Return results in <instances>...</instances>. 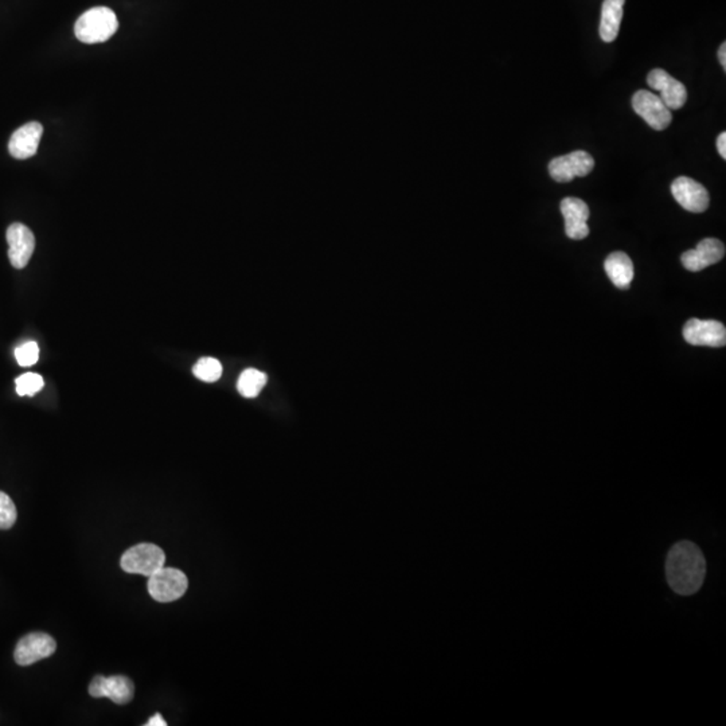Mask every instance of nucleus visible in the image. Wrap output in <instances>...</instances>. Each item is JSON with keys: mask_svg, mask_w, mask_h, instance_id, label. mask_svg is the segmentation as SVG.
<instances>
[{"mask_svg": "<svg viewBox=\"0 0 726 726\" xmlns=\"http://www.w3.org/2000/svg\"><path fill=\"white\" fill-rule=\"evenodd\" d=\"M717 150H719L720 155H721L722 159H726V133H720L719 139H717Z\"/></svg>", "mask_w": 726, "mask_h": 726, "instance_id": "obj_24", "label": "nucleus"}, {"mask_svg": "<svg viewBox=\"0 0 726 726\" xmlns=\"http://www.w3.org/2000/svg\"><path fill=\"white\" fill-rule=\"evenodd\" d=\"M626 0H604L600 21V37L604 42H613L618 38L623 19V8Z\"/></svg>", "mask_w": 726, "mask_h": 726, "instance_id": "obj_16", "label": "nucleus"}, {"mask_svg": "<svg viewBox=\"0 0 726 726\" xmlns=\"http://www.w3.org/2000/svg\"><path fill=\"white\" fill-rule=\"evenodd\" d=\"M43 385V378L37 372H26L15 380L16 393L21 397L34 396L42 391Z\"/></svg>", "mask_w": 726, "mask_h": 726, "instance_id": "obj_20", "label": "nucleus"}, {"mask_svg": "<svg viewBox=\"0 0 726 726\" xmlns=\"http://www.w3.org/2000/svg\"><path fill=\"white\" fill-rule=\"evenodd\" d=\"M561 213L565 219L566 235L572 240L588 237L589 207L583 199L568 197L561 202Z\"/></svg>", "mask_w": 726, "mask_h": 726, "instance_id": "obj_14", "label": "nucleus"}, {"mask_svg": "<svg viewBox=\"0 0 726 726\" xmlns=\"http://www.w3.org/2000/svg\"><path fill=\"white\" fill-rule=\"evenodd\" d=\"M56 650V640L51 635L34 632L19 640L14 651V659L19 666H30L51 657Z\"/></svg>", "mask_w": 726, "mask_h": 726, "instance_id": "obj_9", "label": "nucleus"}, {"mask_svg": "<svg viewBox=\"0 0 726 726\" xmlns=\"http://www.w3.org/2000/svg\"><path fill=\"white\" fill-rule=\"evenodd\" d=\"M725 256V245L717 238H705L698 243L697 248L685 252L681 262L690 272H700L711 265L721 262Z\"/></svg>", "mask_w": 726, "mask_h": 726, "instance_id": "obj_11", "label": "nucleus"}, {"mask_svg": "<svg viewBox=\"0 0 726 726\" xmlns=\"http://www.w3.org/2000/svg\"><path fill=\"white\" fill-rule=\"evenodd\" d=\"M268 377L265 372L256 369H246L238 378L237 389L241 396L254 399L267 385Z\"/></svg>", "mask_w": 726, "mask_h": 726, "instance_id": "obj_18", "label": "nucleus"}, {"mask_svg": "<svg viewBox=\"0 0 726 726\" xmlns=\"http://www.w3.org/2000/svg\"><path fill=\"white\" fill-rule=\"evenodd\" d=\"M719 61L720 64L722 65V68L726 69V43H722L721 48L719 51Z\"/></svg>", "mask_w": 726, "mask_h": 726, "instance_id": "obj_26", "label": "nucleus"}, {"mask_svg": "<svg viewBox=\"0 0 726 726\" xmlns=\"http://www.w3.org/2000/svg\"><path fill=\"white\" fill-rule=\"evenodd\" d=\"M166 555L161 547L153 544H139L131 547L123 555L120 565L127 574L152 576L159 569L163 568Z\"/></svg>", "mask_w": 726, "mask_h": 726, "instance_id": "obj_3", "label": "nucleus"}, {"mask_svg": "<svg viewBox=\"0 0 726 726\" xmlns=\"http://www.w3.org/2000/svg\"><path fill=\"white\" fill-rule=\"evenodd\" d=\"M16 508L13 500L5 492H0V528L7 530L16 522Z\"/></svg>", "mask_w": 726, "mask_h": 726, "instance_id": "obj_22", "label": "nucleus"}, {"mask_svg": "<svg viewBox=\"0 0 726 726\" xmlns=\"http://www.w3.org/2000/svg\"><path fill=\"white\" fill-rule=\"evenodd\" d=\"M668 585L681 596L697 593L706 577V561L700 547L690 541L674 545L666 558Z\"/></svg>", "mask_w": 726, "mask_h": 726, "instance_id": "obj_1", "label": "nucleus"}, {"mask_svg": "<svg viewBox=\"0 0 726 726\" xmlns=\"http://www.w3.org/2000/svg\"><path fill=\"white\" fill-rule=\"evenodd\" d=\"M684 338L693 346L724 347L726 328L717 320H687L684 327Z\"/></svg>", "mask_w": 726, "mask_h": 726, "instance_id": "obj_7", "label": "nucleus"}, {"mask_svg": "<svg viewBox=\"0 0 726 726\" xmlns=\"http://www.w3.org/2000/svg\"><path fill=\"white\" fill-rule=\"evenodd\" d=\"M42 135L43 127L41 123H27L18 128L11 136L10 142H8V152L13 158L21 159V161L32 158L37 153Z\"/></svg>", "mask_w": 726, "mask_h": 726, "instance_id": "obj_13", "label": "nucleus"}, {"mask_svg": "<svg viewBox=\"0 0 726 726\" xmlns=\"http://www.w3.org/2000/svg\"><path fill=\"white\" fill-rule=\"evenodd\" d=\"M135 694L133 682L128 676L114 675L106 678L104 682V697L114 701L117 705H125L130 703Z\"/></svg>", "mask_w": 726, "mask_h": 726, "instance_id": "obj_17", "label": "nucleus"}, {"mask_svg": "<svg viewBox=\"0 0 726 726\" xmlns=\"http://www.w3.org/2000/svg\"><path fill=\"white\" fill-rule=\"evenodd\" d=\"M104 682L106 676L97 675L89 685V694L95 698H104Z\"/></svg>", "mask_w": 726, "mask_h": 726, "instance_id": "obj_23", "label": "nucleus"}, {"mask_svg": "<svg viewBox=\"0 0 726 726\" xmlns=\"http://www.w3.org/2000/svg\"><path fill=\"white\" fill-rule=\"evenodd\" d=\"M632 108L655 131H663L673 120L671 109L665 106L659 96L648 90H638L632 97Z\"/></svg>", "mask_w": 726, "mask_h": 726, "instance_id": "obj_5", "label": "nucleus"}, {"mask_svg": "<svg viewBox=\"0 0 726 726\" xmlns=\"http://www.w3.org/2000/svg\"><path fill=\"white\" fill-rule=\"evenodd\" d=\"M648 82L650 87L660 93V100L668 109H679L687 100V89L681 81L674 78L666 70L654 69L648 73Z\"/></svg>", "mask_w": 726, "mask_h": 726, "instance_id": "obj_12", "label": "nucleus"}, {"mask_svg": "<svg viewBox=\"0 0 726 726\" xmlns=\"http://www.w3.org/2000/svg\"><path fill=\"white\" fill-rule=\"evenodd\" d=\"M15 358L19 366L29 367L40 360V347L35 342L30 341L15 349Z\"/></svg>", "mask_w": 726, "mask_h": 726, "instance_id": "obj_21", "label": "nucleus"}, {"mask_svg": "<svg viewBox=\"0 0 726 726\" xmlns=\"http://www.w3.org/2000/svg\"><path fill=\"white\" fill-rule=\"evenodd\" d=\"M188 588V580L179 569L161 568L148 577V592L159 602L180 599Z\"/></svg>", "mask_w": 726, "mask_h": 726, "instance_id": "obj_4", "label": "nucleus"}, {"mask_svg": "<svg viewBox=\"0 0 726 726\" xmlns=\"http://www.w3.org/2000/svg\"><path fill=\"white\" fill-rule=\"evenodd\" d=\"M604 270L610 280L618 289H630L632 280H634V264H632L631 259L623 252L611 253L605 260Z\"/></svg>", "mask_w": 726, "mask_h": 726, "instance_id": "obj_15", "label": "nucleus"}, {"mask_svg": "<svg viewBox=\"0 0 726 726\" xmlns=\"http://www.w3.org/2000/svg\"><path fill=\"white\" fill-rule=\"evenodd\" d=\"M145 725H147V726H166L167 722L164 721V719H163V717L161 716V714L156 713L155 716H152V717H151L150 720H148V722Z\"/></svg>", "mask_w": 726, "mask_h": 726, "instance_id": "obj_25", "label": "nucleus"}, {"mask_svg": "<svg viewBox=\"0 0 726 726\" xmlns=\"http://www.w3.org/2000/svg\"><path fill=\"white\" fill-rule=\"evenodd\" d=\"M119 29L116 14L108 7H95L77 19L74 34L82 43L93 45L114 37Z\"/></svg>", "mask_w": 726, "mask_h": 726, "instance_id": "obj_2", "label": "nucleus"}, {"mask_svg": "<svg viewBox=\"0 0 726 726\" xmlns=\"http://www.w3.org/2000/svg\"><path fill=\"white\" fill-rule=\"evenodd\" d=\"M671 194L675 201L690 213H703L708 210V190L705 186L689 177H679L671 185Z\"/></svg>", "mask_w": 726, "mask_h": 726, "instance_id": "obj_10", "label": "nucleus"}, {"mask_svg": "<svg viewBox=\"0 0 726 726\" xmlns=\"http://www.w3.org/2000/svg\"><path fill=\"white\" fill-rule=\"evenodd\" d=\"M594 161L585 151H574L568 155L558 156L549 163V174L556 182H572L576 177H586L593 170Z\"/></svg>", "mask_w": 726, "mask_h": 726, "instance_id": "obj_6", "label": "nucleus"}, {"mask_svg": "<svg viewBox=\"0 0 726 726\" xmlns=\"http://www.w3.org/2000/svg\"><path fill=\"white\" fill-rule=\"evenodd\" d=\"M194 375L204 382H216L221 378L222 364L212 357L201 358L193 367Z\"/></svg>", "mask_w": 726, "mask_h": 726, "instance_id": "obj_19", "label": "nucleus"}, {"mask_svg": "<svg viewBox=\"0 0 726 726\" xmlns=\"http://www.w3.org/2000/svg\"><path fill=\"white\" fill-rule=\"evenodd\" d=\"M8 259L16 270H23L29 264L35 249V237L26 225H10L7 229Z\"/></svg>", "mask_w": 726, "mask_h": 726, "instance_id": "obj_8", "label": "nucleus"}]
</instances>
